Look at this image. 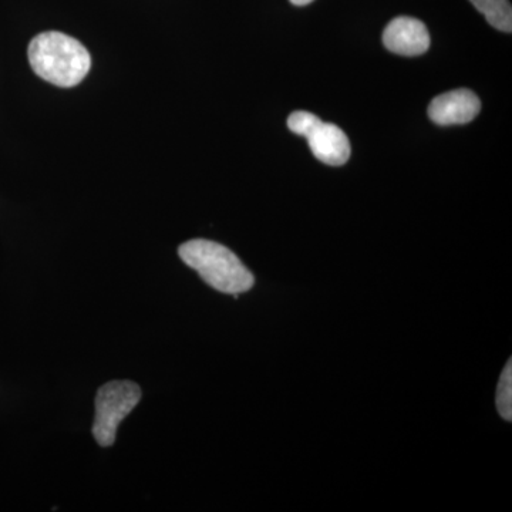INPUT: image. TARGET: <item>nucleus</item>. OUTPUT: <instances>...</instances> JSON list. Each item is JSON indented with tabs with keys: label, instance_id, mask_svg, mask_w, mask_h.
Segmentation results:
<instances>
[{
	"label": "nucleus",
	"instance_id": "obj_8",
	"mask_svg": "<svg viewBox=\"0 0 512 512\" xmlns=\"http://www.w3.org/2000/svg\"><path fill=\"white\" fill-rule=\"evenodd\" d=\"M497 409L504 420H512V362L508 360L497 387Z\"/></svg>",
	"mask_w": 512,
	"mask_h": 512
},
{
	"label": "nucleus",
	"instance_id": "obj_2",
	"mask_svg": "<svg viewBox=\"0 0 512 512\" xmlns=\"http://www.w3.org/2000/svg\"><path fill=\"white\" fill-rule=\"evenodd\" d=\"M178 255L215 291L238 298L255 285V276L241 259L218 242L192 239L178 248Z\"/></svg>",
	"mask_w": 512,
	"mask_h": 512
},
{
	"label": "nucleus",
	"instance_id": "obj_9",
	"mask_svg": "<svg viewBox=\"0 0 512 512\" xmlns=\"http://www.w3.org/2000/svg\"><path fill=\"white\" fill-rule=\"evenodd\" d=\"M312 2H313V0H291V3H293V5H296V6H306Z\"/></svg>",
	"mask_w": 512,
	"mask_h": 512
},
{
	"label": "nucleus",
	"instance_id": "obj_6",
	"mask_svg": "<svg viewBox=\"0 0 512 512\" xmlns=\"http://www.w3.org/2000/svg\"><path fill=\"white\" fill-rule=\"evenodd\" d=\"M481 101L471 90L460 89L440 94L431 101L429 117L439 126L467 124L478 116Z\"/></svg>",
	"mask_w": 512,
	"mask_h": 512
},
{
	"label": "nucleus",
	"instance_id": "obj_5",
	"mask_svg": "<svg viewBox=\"0 0 512 512\" xmlns=\"http://www.w3.org/2000/svg\"><path fill=\"white\" fill-rule=\"evenodd\" d=\"M383 43L387 50L396 55L420 56L429 50V30L419 19L400 16L384 29Z\"/></svg>",
	"mask_w": 512,
	"mask_h": 512
},
{
	"label": "nucleus",
	"instance_id": "obj_3",
	"mask_svg": "<svg viewBox=\"0 0 512 512\" xmlns=\"http://www.w3.org/2000/svg\"><path fill=\"white\" fill-rule=\"evenodd\" d=\"M140 386L130 380H114L101 386L96 396L93 436L100 447L116 443L121 421L140 403Z\"/></svg>",
	"mask_w": 512,
	"mask_h": 512
},
{
	"label": "nucleus",
	"instance_id": "obj_7",
	"mask_svg": "<svg viewBox=\"0 0 512 512\" xmlns=\"http://www.w3.org/2000/svg\"><path fill=\"white\" fill-rule=\"evenodd\" d=\"M493 28L512 32V9L508 0H470Z\"/></svg>",
	"mask_w": 512,
	"mask_h": 512
},
{
	"label": "nucleus",
	"instance_id": "obj_1",
	"mask_svg": "<svg viewBox=\"0 0 512 512\" xmlns=\"http://www.w3.org/2000/svg\"><path fill=\"white\" fill-rule=\"evenodd\" d=\"M28 55L30 66L40 79L66 89L82 83L92 67L86 47L60 32L33 37Z\"/></svg>",
	"mask_w": 512,
	"mask_h": 512
},
{
	"label": "nucleus",
	"instance_id": "obj_4",
	"mask_svg": "<svg viewBox=\"0 0 512 512\" xmlns=\"http://www.w3.org/2000/svg\"><path fill=\"white\" fill-rule=\"evenodd\" d=\"M288 127L292 133L308 140L313 156L322 163L339 167L350 158L349 138L342 128L325 123L308 111H295L289 116Z\"/></svg>",
	"mask_w": 512,
	"mask_h": 512
}]
</instances>
